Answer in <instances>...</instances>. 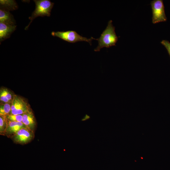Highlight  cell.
<instances>
[{
  "label": "cell",
  "mask_w": 170,
  "mask_h": 170,
  "mask_svg": "<svg viewBox=\"0 0 170 170\" xmlns=\"http://www.w3.org/2000/svg\"><path fill=\"white\" fill-rule=\"evenodd\" d=\"M11 108V104L9 103L1 105L0 107V116L6 117L10 113Z\"/></svg>",
  "instance_id": "cell-13"
},
{
  "label": "cell",
  "mask_w": 170,
  "mask_h": 170,
  "mask_svg": "<svg viewBox=\"0 0 170 170\" xmlns=\"http://www.w3.org/2000/svg\"><path fill=\"white\" fill-rule=\"evenodd\" d=\"M0 8L7 10H13L17 9L18 5L15 0H0Z\"/></svg>",
  "instance_id": "cell-11"
},
{
  "label": "cell",
  "mask_w": 170,
  "mask_h": 170,
  "mask_svg": "<svg viewBox=\"0 0 170 170\" xmlns=\"http://www.w3.org/2000/svg\"><path fill=\"white\" fill-rule=\"evenodd\" d=\"M16 26L0 22V42L9 38L15 30Z\"/></svg>",
  "instance_id": "cell-7"
},
{
  "label": "cell",
  "mask_w": 170,
  "mask_h": 170,
  "mask_svg": "<svg viewBox=\"0 0 170 170\" xmlns=\"http://www.w3.org/2000/svg\"><path fill=\"white\" fill-rule=\"evenodd\" d=\"M90 118V116L87 114H86L81 120V121H85Z\"/></svg>",
  "instance_id": "cell-17"
},
{
  "label": "cell",
  "mask_w": 170,
  "mask_h": 170,
  "mask_svg": "<svg viewBox=\"0 0 170 170\" xmlns=\"http://www.w3.org/2000/svg\"><path fill=\"white\" fill-rule=\"evenodd\" d=\"M0 22L15 25V21L13 15L9 11L4 9H0Z\"/></svg>",
  "instance_id": "cell-9"
},
{
  "label": "cell",
  "mask_w": 170,
  "mask_h": 170,
  "mask_svg": "<svg viewBox=\"0 0 170 170\" xmlns=\"http://www.w3.org/2000/svg\"><path fill=\"white\" fill-rule=\"evenodd\" d=\"M36 7L35 9L32 12L31 16L29 17L30 21L25 28V30L28 29L32 21L39 16L49 17L54 3L49 0H34Z\"/></svg>",
  "instance_id": "cell-2"
},
{
  "label": "cell",
  "mask_w": 170,
  "mask_h": 170,
  "mask_svg": "<svg viewBox=\"0 0 170 170\" xmlns=\"http://www.w3.org/2000/svg\"><path fill=\"white\" fill-rule=\"evenodd\" d=\"M112 23V21L111 20L108 21L106 27L99 37L96 39L98 41V45L94 49L95 51H99L104 47L109 48L112 46H116L118 38L115 31V27Z\"/></svg>",
  "instance_id": "cell-1"
},
{
  "label": "cell",
  "mask_w": 170,
  "mask_h": 170,
  "mask_svg": "<svg viewBox=\"0 0 170 170\" xmlns=\"http://www.w3.org/2000/svg\"><path fill=\"white\" fill-rule=\"evenodd\" d=\"M150 4L152 12V23L155 24L167 21L163 0H153L151 2Z\"/></svg>",
  "instance_id": "cell-4"
},
{
  "label": "cell",
  "mask_w": 170,
  "mask_h": 170,
  "mask_svg": "<svg viewBox=\"0 0 170 170\" xmlns=\"http://www.w3.org/2000/svg\"><path fill=\"white\" fill-rule=\"evenodd\" d=\"M6 117L0 116V131L2 133L5 131L6 129L7 122H6Z\"/></svg>",
  "instance_id": "cell-15"
},
{
  "label": "cell",
  "mask_w": 170,
  "mask_h": 170,
  "mask_svg": "<svg viewBox=\"0 0 170 170\" xmlns=\"http://www.w3.org/2000/svg\"><path fill=\"white\" fill-rule=\"evenodd\" d=\"M26 128L21 122L9 121L7 124L5 132L8 134L15 133L21 129Z\"/></svg>",
  "instance_id": "cell-10"
},
{
  "label": "cell",
  "mask_w": 170,
  "mask_h": 170,
  "mask_svg": "<svg viewBox=\"0 0 170 170\" xmlns=\"http://www.w3.org/2000/svg\"><path fill=\"white\" fill-rule=\"evenodd\" d=\"M22 122L29 130L32 131L35 126V122L32 112L29 110L22 115Z\"/></svg>",
  "instance_id": "cell-8"
},
{
  "label": "cell",
  "mask_w": 170,
  "mask_h": 170,
  "mask_svg": "<svg viewBox=\"0 0 170 170\" xmlns=\"http://www.w3.org/2000/svg\"><path fill=\"white\" fill-rule=\"evenodd\" d=\"M10 115H23L30 110L27 103L21 98L14 95L11 102Z\"/></svg>",
  "instance_id": "cell-5"
},
{
  "label": "cell",
  "mask_w": 170,
  "mask_h": 170,
  "mask_svg": "<svg viewBox=\"0 0 170 170\" xmlns=\"http://www.w3.org/2000/svg\"><path fill=\"white\" fill-rule=\"evenodd\" d=\"M51 34L54 37H58L65 41L71 43L85 41L88 42L90 45H91L92 40H96L93 37L88 38L83 37L74 31H52L51 33Z\"/></svg>",
  "instance_id": "cell-3"
},
{
  "label": "cell",
  "mask_w": 170,
  "mask_h": 170,
  "mask_svg": "<svg viewBox=\"0 0 170 170\" xmlns=\"http://www.w3.org/2000/svg\"><path fill=\"white\" fill-rule=\"evenodd\" d=\"M7 118L10 121L21 122L22 120V115L9 114L7 116Z\"/></svg>",
  "instance_id": "cell-14"
},
{
  "label": "cell",
  "mask_w": 170,
  "mask_h": 170,
  "mask_svg": "<svg viewBox=\"0 0 170 170\" xmlns=\"http://www.w3.org/2000/svg\"><path fill=\"white\" fill-rule=\"evenodd\" d=\"M161 43L166 48L170 56V42L167 40H163Z\"/></svg>",
  "instance_id": "cell-16"
},
{
  "label": "cell",
  "mask_w": 170,
  "mask_h": 170,
  "mask_svg": "<svg viewBox=\"0 0 170 170\" xmlns=\"http://www.w3.org/2000/svg\"><path fill=\"white\" fill-rule=\"evenodd\" d=\"M12 95L11 92L6 89H1L0 93V100L5 103L12 101Z\"/></svg>",
  "instance_id": "cell-12"
},
{
  "label": "cell",
  "mask_w": 170,
  "mask_h": 170,
  "mask_svg": "<svg viewBox=\"0 0 170 170\" xmlns=\"http://www.w3.org/2000/svg\"><path fill=\"white\" fill-rule=\"evenodd\" d=\"M32 132L27 128H23L14 133V140L19 143H26L32 139Z\"/></svg>",
  "instance_id": "cell-6"
}]
</instances>
